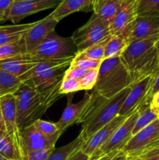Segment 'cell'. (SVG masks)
I'll return each mask as SVG.
<instances>
[{
  "mask_svg": "<svg viewBox=\"0 0 159 160\" xmlns=\"http://www.w3.org/2000/svg\"><path fill=\"white\" fill-rule=\"evenodd\" d=\"M62 81L44 91L22 83L13 94L17 105V120L20 130L40 119L55 102L62 96L59 92Z\"/></svg>",
  "mask_w": 159,
  "mask_h": 160,
  "instance_id": "obj_1",
  "label": "cell"
},
{
  "mask_svg": "<svg viewBox=\"0 0 159 160\" xmlns=\"http://www.w3.org/2000/svg\"><path fill=\"white\" fill-rule=\"evenodd\" d=\"M129 91L130 87L126 88L108 99L92 91L80 122L82 130L80 135L85 142L118 115Z\"/></svg>",
  "mask_w": 159,
  "mask_h": 160,
  "instance_id": "obj_2",
  "label": "cell"
},
{
  "mask_svg": "<svg viewBox=\"0 0 159 160\" xmlns=\"http://www.w3.org/2000/svg\"><path fill=\"white\" fill-rule=\"evenodd\" d=\"M130 84L129 73L119 56L108 58L101 61L96 84L92 91L108 99L129 87Z\"/></svg>",
  "mask_w": 159,
  "mask_h": 160,
  "instance_id": "obj_3",
  "label": "cell"
},
{
  "mask_svg": "<svg viewBox=\"0 0 159 160\" xmlns=\"http://www.w3.org/2000/svg\"><path fill=\"white\" fill-rule=\"evenodd\" d=\"M73 59L40 60L32 69L20 77L22 83L44 91L61 82Z\"/></svg>",
  "mask_w": 159,
  "mask_h": 160,
  "instance_id": "obj_4",
  "label": "cell"
},
{
  "mask_svg": "<svg viewBox=\"0 0 159 160\" xmlns=\"http://www.w3.org/2000/svg\"><path fill=\"white\" fill-rule=\"evenodd\" d=\"M76 55L77 49L72 38L61 37L54 30L26 56L33 60H62L73 59Z\"/></svg>",
  "mask_w": 159,
  "mask_h": 160,
  "instance_id": "obj_5",
  "label": "cell"
},
{
  "mask_svg": "<svg viewBox=\"0 0 159 160\" xmlns=\"http://www.w3.org/2000/svg\"><path fill=\"white\" fill-rule=\"evenodd\" d=\"M111 36L108 22L93 13L88 21L78 28L71 38L76 45L78 54Z\"/></svg>",
  "mask_w": 159,
  "mask_h": 160,
  "instance_id": "obj_6",
  "label": "cell"
},
{
  "mask_svg": "<svg viewBox=\"0 0 159 160\" xmlns=\"http://www.w3.org/2000/svg\"><path fill=\"white\" fill-rule=\"evenodd\" d=\"M159 148V119L132 136L123 151L127 160L141 159L145 155Z\"/></svg>",
  "mask_w": 159,
  "mask_h": 160,
  "instance_id": "obj_7",
  "label": "cell"
},
{
  "mask_svg": "<svg viewBox=\"0 0 159 160\" xmlns=\"http://www.w3.org/2000/svg\"><path fill=\"white\" fill-rule=\"evenodd\" d=\"M138 112H136L128 117L126 121L112 134L109 140L105 142L101 148H98L90 157V159H98L112 152L123 150L125 145L132 138V130L138 118Z\"/></svg>",
  "mask_w": 159,
  "mask_h": 160,
  "instance_id": "obj_8",
  "label": "cell"
},
{
  "mask_svg": "<svg viewBox=\"0 0 159 160\" xmlns=\"http://www.w3.org/2000/svg\"><path fill=\"white\" fill-rule=\"evenodd\" d=\"M62 133L58 132L53 135H45L36 131L32 125L21 130L20 136V152L22 157L32 152L45 148H55V144Z\"/></svg>",
  "mask_w": 159,
  "mask_h": 160,
  "instance_id": "obj_9",
  "label": "cell"
},
{
  "mask_svg": "<svg viewBox=\"0 0 159 160\" xmlns=\"http://www.w3.org/2000/svg\"><path fill=\"white\" fill-rule=\"evenodd\" d=\"M153 75L129 86L130 91L122 106L118 115L128 117L145 105L151 104L147 100V96L152 84Z\"/></svg>",
  "mask_w": 159,
  "mask_h": 160,
  "instance_id": "obj_10",
  "label": "cell"
},
{
  "mask_svg": "<svg viewBox=\"0 0 159 160\" xmlns=\"http://www.w3.org/2000/svg\"><path fill=\"white\" fill-rule=\"evenodd\" d=\"M62 0H31L13 2L9 10L8 20L17 24L20 20L30 15L57 7Z\"/></svg>",
  "mask_w": 159,
  "mask_h": 160,
  "instance_id": "obj_11",
  "label": "cell"
},
{
  "mask_svg": "<svg viewBox=\"0 0 159 160\" xmlns=\"http://www.w3.org/2000/svg\"><path fill=\"white\" fill-rule=\"evenodd\" d=\"M59 22L55 20L51 14L42 20L34 22L33 26L23 34L22 41L23 42L26 53L32 52L37 48L45 38L54 31Z\"/></svg>",
  "mask_w": 159,
  "mask_h": 160,
  "instance_id": "obj_12",
  "label": "cell"
},
{
  "mask_svg": "<svg viewBox=\"0 0 159 160\" xmlns=\"http://www.w3.org/2000/svg\"><path fill=\"white\" fill-rule=\"evenodd\" d=\"M159 34V17L155 15L138 16L123 34L129 43Z\"/></svg>",
  "mask_w": 159,
  "mask_h": 160,
  "instance_id": "obj_13",
  "label": "cell"
},
{
  "mask_svg": "<svg viewBox=\"0 0 159 160\" xmlns=\"http://www.w3.org/2000/svg\"><path fill=\"white\" fill-rule=\"evenodd\" d=\"M73 95L74 93L67 95L66 106L62 112L60 119L55 123L58 129L62 134L72 125L80 123L84 109L90 100V93L86 92L82 99L76 103L73 102Z\"/></svg>",
  "mask_w": 159,
  "mask_h": 160,
  "instance_id": "obj_14",
  "label": "cell"
},
{
  "mask_svg": "<svg viewBox=\"0 0 159 160\" xmlns=\"http://www.w3.org/2000/svg\"><path fill=\"white\" fill-rule=\"evenodd\" d=\"M126 117L118 115L112 121L98 130L92 136H90L83 145L81 150L85 154L90 156H93L94 153L99 148H101L105 142L109 140L112 134L118 130V128L126 121Z\"/></svg>",
  "mask_w": 159,
  "mask_h": 160,
  "instance_id": "obj_15",
  "label": "cell"
},
{
  "mask_svg": "<svg viewBox=\"0 0 159 160\" xmlns=\"http://www.w3.org/2000/svg\"><path fill=\"white\" fill-rule=\"evenodd\" d=\"M159 34L146 39L136 40L130 42L119 56L121 61L129 72L136 64L155 45Z\"/></svg>",
  "mask_w": 159,
  "mask_h": 160,
  "instance_id": "obj_16",
  "label": "cell"
},
{
  "mask_svg": "<svg viewBox=\"0 0 159 160\" xmlns=\"http://www.w3.org/2000/svg\"><path fill=\"white\" fill-rule=\"evenodd\" d=\"M137 17V0H124L109 24L111 34L122 35L124 34Z\"/></svg>",
  "mask_w": 159,
  "mask_h": 160,
  "instance_id": "obj_17",
  "label": "cell"
},
{
  "mask_svg": "<svg viewBox=\"0 0 159 160\" xmlns=\"http://www.w3.org/2000/svg\"><path fill=\"white\" fill-rule=\"evenodd\" d=\"M0 106L2 112L6 132L13 139L20 150L21 130L17 124V105L13 94H9L0 98Z\"/></svg>",
  "mask_w": 159,
  "mask_h": 160,
  "instance_id": "obj_18",
  "label": "cell"
},
{
  "mask_svg": "<svg viewBox=\"0 0 159 160\" xmlns=\"http://www.w3.org/2000/svg\"><path fill=\"white\" fill-rule=\"evenodd\" d=\"M159 68V55L155 47L151 48L129 72L131 84L154 74Z\"/></svg>",
  "mask_w": 159,
  "mask_h": 160,
  "instance_id": "obj_19",
  "label": "cell"
},
{
  "mask_svg": "<svg viewBox=\"0 0 159 160\" xmlns=\"http://www.w3.org/2000/svg\"><path fill=\"white\" fill-rule=\"evenodd\" d=\"M94 0H62L51 15L58 22L76 12L93 11Z\"/></svg>",
  "mask_w": 159,
  "mask_h": 160,
  "instance_id": "obj_20",
  "label": "cell"
},
{
  "mask_svg": "<svg viewBox=\"0 0 159 160\" xmlns=\"http://www.w3.org/2000/svg\"><path fill=\"white\" fill-rule=\"evenodd\" d=\"M40 60L28 59L25 55L0 60V70L20 78L32 69Z\"/></svg>",
  "mask_w": 159,
  "mask_h": 160,
  "instance_id": "obj_21",
  "label": "cell"
},
{
  "mask_svg": "<svg viewBox=\"0 0 159 160\" xmlns=\"http://www.w3.org/2000/svg\"><path fill=\"white\" fill-rule=\"evenodd\" d=\"M124 0H94L93 13L106 20L110 24Z\"/></svg>",
  "mask_w": 159,
  "mask_h": 160,
  "instance_id": "obj_22",
  "label": "cell"
},
{
  "mask_svg": "<svg viewBox=\"0 0 159 160\" xmlns=\"http://www.w3.org/2000/svg\"><path fill=\"white\" fill-rule=\"evenodd\" d=\"M33 23L0 26V46L20 41L23 34L33 26Z\"/></svg>",
  "mask_w": 159,
  "mask_h": 160,
  "instance_id": "obj_23",
  "label": "cell"
},
{
  "mask_svg": "<svg viewBox=\"0 0 159 160\" xmlns=\"http://www.w3.org/2000/svg\"><path fill=\"white\" fill-rule=\"evenodd\" d=\"M0 154L7 160H22L17 144L6 131H0Z\"/></svg>",
  "mask_w": 159,
  "mask_h": 160,
  "instance_id": "obj_24",
  "label": "cell"
},
{
  "mask_svg": "<svg viewBox=\"0 0 159 160\" xmlns=\"http://www.w3.org/2000/svg\"><path fill=\"white\" fill-rule=\"evenodd\" d=\"M85 141L80 135H78L73 142L64 146L55 148L47 160H68L76 151L81 149Z\"/></svg>",
  "mask_w": 159,
  "mask_h": 160,
  "instance_id": "obj_25",
  "label": "cell"
},
{
  "mask_svg": "<svg viewBox=\"0 0 159 160\" xmlns=\"http://www.w3.org/2000/svg\"><path fill=\"white\" fill-rule=\"evenodd\" d=\"M129 44L124 36L112 35L105 45L104 59L120 56Z\"/></svg>",
  "mask_w": 159,
  "mask_h": 160,
  "instance_id": "obj_26",
  "label": "cell"
},
{
  "mask_svg": "<svg viewBox=\"0 0 159 160\" xmlns=\"http://www.w3.org/2000/svg\"><path fill=\"white\" fill-rule=\"evenodd\" d=\"M138 118L136 121L135 126L132 130V135H135L137 133L141 131L144 128L147 127L151 123L158 119V117L154 112V109L151 107V104L145 105L142 108H140L138 111Z\"/></svg>",
  "mask_w": 159,
  "mask_h": 160,
  "instance_id": "obj_27",
  "label": "cell"
},
{
  "mask_svg": "<svg viewBox=\"0 0 159 160\" xmlns=\"http://www.w3.org/2000/svg\"><path fill=\"white\" fill-rule=\"evenodd\" d=\"M21 84L20 78L0 70V98L14 94Z\"/></svg>",
  "mask_w": 159,
  "mask_h": 160,
  "instance_id": "obj_28",
  "label": "cell"
},
{
  "mask_svg": "<svg viewBox=\"0 0 159 160\" xmlns=\"http://www.w3.org/2000/svg\"><path fill=\"white\" fill-rule=\"evenodd\" d=\"M25 54H26V50L23 45L22 38L14 43L0 46V60Z\"/></svg>",
  "mask_w": 159,
  "mask_h": 160,
  "instance_id": "obj_29",
  "label": "cell"
},
{
  "mask_svg": "<svg viewBox=\"0 0 159 160\" xmlns=\"http://www.w3.org/2000/svg\"><path fill=\"white\" fill-rule=\"evenodd\" d=\"M110 38L105 39L102 42L97 43L92 46L89 47L84 52L78 54H81L84 57L89 58V59H94V60H103L104 59V49H105V45L107 44L108 41Z\"/></svg>",
  "mask_w": 159,
  "mask_h": 160,
  "instance_id": "obj_30",
  "label": "cell"
},
{
  "mask_svg": "<svg viewBox=\"0 0 159 160\" xmlns=\"http://www.w3.org/2000/svg\"><path fill=\"white\" fill-rule=\"evenodd\" d=\"M102 60H94L84 57L81 54H77L70 63V67H76V68L86 69V70H92V69L99 68Z\"/></svg>",
  "mask_w": 159,
  "mask_h": 160,
  "instance_id": "obj_31",
  "label": "cell"
},
{
  "mask_svg": "<svg viewBox=\"0 0 159 160\" xmlns=\"http://www.w3.org/2000/svg\"><path fill=\"white\" fill-rule=\"evenodd\" d=\"M159 0H137V14L138 16L157 15V9Z\"/></svg>",
  "mask_w": 159,
  "mask_h": 160,
  "instance_id": "obj_32",
  "label": "cell"
},
{
  "mask_svg": "<svg viewBox=\"0 0 159 160\" xmlns=\"http://www.w3.org/2000/svg\"><path fill=\"white\" fill-rule=\"evenodd\" d=\"M33 128L37 131L38 132L45 134V135H53L56 133L60 132L57 128V125L55 123L50 121H46L41 119L35 120L33 123H31Z\"/></svg>",
  "mask_w": 159,
  "mask_h": 160,
  "instance_id": "obj_33",
  "label": "cell"
},
{
  "mask_svg": "<svg viewBox=\"0 0 159 160\" xmlns=\"http://www.w3.org/2000/svg\"><path fill=\"white\" fill-rule=\"evenodd\" d=\"M79 91H82V88H81L79 80L70 79V78L63 79L62 78V83L59 87V92L62 94V95L75 93Z\"/></svg>",
  "mask_w": 159,
  "mask_h": 160,
  "instance_id": "obj_34",
  "label": "cell"
},
{
  "mask_svg": "<svg viewBox=\"0 0 159 160\" xmlns=\"http://www.w3.org/2000/svg\"><path fill=\"white\" fill-rule=\"evenodd\" d=\"M98 69L89 70L87 72V73L79 80L82 90H92L94 88L97 82V79H98Z\"/></svg>",
  "mask_w": 159,
  "mask_h": 160,
  "instance_id": "obj_35",
  "label": "cell"
},
{
  "mask_svg": "<svg viewBox=\"0 0 159 160\" xmlns=\"http://www.w3.org/2000/svg\"><path fill=\"white\" fill-rule=\"evenodd\" d=\"M55 148H45L32 152L22 157V160H47Z\"/></svg>",
  "mask_w": 159,
  "mask_h": 160,
  "instance_id": "obj_36",
  "label": "cell"
},
{
  "mask_svg": "<svg viewBox=\"0 0 159 160\" xmlns=\"http://www.w3.org/2000/svg\"><path fill=\"white\" fill-rule=\"evenodd\" d=\"M88 70H86V69L69 67V68L65 70V73H64L63 79L70 78V79L80 80L81 78H83V77L87 73V72L88 71Z\"/></svg>",
  "mask_w": 159,
  "mask_h": 160,
  "instance_id": "obj_37",
  "label": "cell"
},
{
  "mask_svg": "<svg viewBox=\"0 0 159 160\" xmlns=\"http://www.w3.org/2000/svg\"><path fill=\"white\" fill-rule=\"evenodd\" d=\"M14 0H0V22L8 20L9 10Z\"/></svg>",
  "mask_w": 159,
  "mask_h": 160,
  "instance_id": "obj_38",
  "label": "cell"
},
{
  "mask_svg": "<svg viewBox=\"0 0 159 160\" xmlns=\"http://www.w3.org/2000/svg\"><path fill=\"white\" fill-rule=\"evenodd\" d=\"M157 92H159V68L153 75L152 84L150 88V90L147 93V100L148 102L151 103V98Z\"/></svg>",
  "mask_w": 159,
  "mask_h": 160,
  "instance_id": "obj_39",
  "label": "cell"
},
{
  "mask_svg": "<svg viewBox=\"0 0 159 160\" xmlns=\"http://www.w3.org/2000/svg\"><path fill=\"white\" fill-rule=\"evenodd\" d=\"M98 160H127V154L123 150L112 152L99 158Z\"/></svg>",
  "mask_w": 159,
  "mask_h": 160,
  "instance_id": "obj_40",
  "label": "cell"
},
{
  "mask_svg": "<svg viewBox=\"0 0 159 160\" xmlns=\"http://www.w3.org/2000/svg\"><path fill=\"white\" fill-rule=\"evenodd\" d=\"M68 160H90V156L84 152L81 149L76 151L72 155Z\"/></svg>",
  "mask_w": 159,
  "mask_h": 160,
  "instance_id": "obj_41",
  "label": "cell"
},
{
  "mask_svg": "<svg viewBox=\"0 0 159 160\" xmlns=\"http://www.w3.org/2000/svg\"><path fill=\"white\" fill-rule=\"evenodd\" d=\"M151 107L154 111L159 109V92H156L151 100Z\"/></svg>",
  "mask_w": 159,
  "mask_h": 160,
  "instance_id": "obj_42",
  "label": "cell"
},
{
  "mask_svg": "<svg viewBox=\"0 0 159 160\" xmlns=\"http://www.w3.org/2000/svg\"><path fill=\"white\" fill-rule=\"evenodd\" d=\"M0 131H6V128H5V123H4V120H3L2 112L1 106H0Z\"/></svg>",
  "mask_w": 159,
  "mask_h": 160,
  "instance_id": "obj_43",
  "label": "cell"
},
{
  "mask_svg": "<svg viewBox=\"0 0 159 160\" xmlns=\"http://www.w3.org/2000/svg\"><path fill=\"white\" fill-rule=\"evenodd\" d=\"M154 47H155V48L157 49V52H158V55H159V37H158V38H157V41L156 42Z\"/></svg>",
  "mask_w": 159,
  "mask_h": 160,
  "instance_id": "obj_44",
  "label": "cell"
},
{
  "mask_svg": "<svg viewBox=\"0 0 159 160\" xmlns=\"http://www.w3.org/2000/svg\"><path fill=\"white\" fill-rule=\"evenodd\" d=\"M0 160H7L5 157H3L1 154H0Z\"/></svg>",
  "mask_w": 159,
  "mask_h": 160,
  "instance_id": "obj_45",
  "label": "cell"
},
{
  "mask_svg": "<svg viewBox=\"0 0 159 160\" xmlns=\"http://www.w3.org/2000/svg\"><path fill=\"white\" fill-rule=\"evenodd\" d=\"M154 112H156V114H157V117H158V118H159V109H157V110H155Z\"/></svg>",
  "mask_w": 159,
  "mask_h": 160,
  "instance_id": "obj_46",
  "label": "cell"
},
{
  "mask_svg": "<svg viewBox=\"0 0 159 160\" xmlns=\"http://www.w3.org/2000/svg\"><path fill=\"white\" fill-rule=\"evenodd\" d=\"M22 1H31V0H14V2H22Z\"/></svg>",
  "mask_w": 159,
  "mask_h": 160,
  "instance_id": "obj_47",
  "label": "cell"
},
{
  "mask_svg": "<svg viewBox=\"0 0 159 160\" xmlns=\"http://www.w3.org/2000/svg\"><path fill=\"white\" fill-rule=\"evenodd\" d=\"M157 15H158V17H159V5H158V6H157Z\"/></svg>",
  "mask_w": 159,
  "mask_h": 160,
  "instance_id": "obj_48",
  "label": "cell"
},
{
  "mask_svg": "<svg viewBox=\"0 0 159 160\" xmlns=\"http://www.w3.org/2000/svg\"><path fill=\"white\" fill-rule=\"evenodd\" d=\"M90 160H98V159H90Z\"/></svg>",
  "mask_w": 159,
  "mask_h": 160,
  "instance_id": "obj_49",
  "label": "cell"
},
{
  "mask_svg": "<svg viewBox=\"0 0 159 160\" xmlns=\"http://www.w3.org/2000/svg\"><path fill=\"white\" fill-rule=\"evenodd\" d=\"M130 160H140V159H130Z\"/></svg>",
  "mask_w": 159,
  "mask_h": 160,
  "instance_id": "obj_50",
  "label": "cell"
},
{
  "mask_svg": "<svg viewBox=\"0 0 159 160\" xmlns=\"http://www.w3.org/2000/svg\"><path fill=\"white\" fill-rule=\"evenodd\" d=\"M158 119H159V118H158Z\"/></svg>",
  "mask_w": 159,
  "mask_h": 160,
  "instance_id": "obj_51",
  "label": "cell"
}]
</instances>
